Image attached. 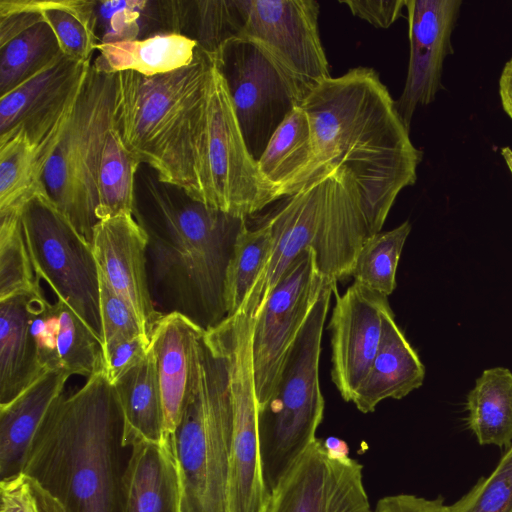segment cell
Here are the masks:
<instances>
[{"mask_svg":"<svg viewBox=\"0 0 512 512\" xmlns=\"http://www.w3.org/2000/svg\"><path fill=\"white\" fill-rule=\"evenodd\" d=\"M300 107L310 122L315 155L309 181L333 168L349 170L370 236L381 232L399 193L415 184L422 152L379 74L351 68L315 85Z\"/></svg>","mask_w":512,"mask_h":512,"instance_id":"6da1fadb","label":"cell"},{"mask_svg":"<svg viewBox=\"0 0 512 512\" xmlns=\"http://www.w3.org/2000/svg\"><path fill=\"white\" fill-rule=\"evenodd\" d=\"M133 216L148 236L147 273L153 304L208 331L227 318L225 280L247 218L213 208L162 181L148 165L135 175Z\"/></svg>","mask_w":512,"mask_h":512,"instance_id":"7a4b0ae2","label":"cell"},{"mask_svg":"<svg viewBox=\"0 0 512 512\" xmlns=\"http://www.w3.org/2000/svg\"><path fill=\"white\" fill-rule=\"evenodd\" d=\"M124 414L104 373L55 399L25 456L22 472L38 480L68 512H122L131 447Z\"/></svg>","mask_w":512,"mask_h":512,"instance_id":"3957f363","label":"cell"},{"mask_svg":"<svg viewBox=\"0 0 512 512\" xmlns=\"http://www.w3.org/2000/svg\"><path fill=\"white\" fill-rule=\"evenodd\" d=\"M213 55L196 48L191 64L147 77L115 74L113 128L137 163L200 200L198 160Z\"/></svg>","mask_w":512,"mask_h":512,"instance_id":"277c9868","label":"cell"},{"mask_svg":"<svg viewBox=\"0 0 512 512\" xmlns=\"http://www.w3.org/2000/svg\"><path fill=\"white\" fill-rule=\"evenodd\" d=\"M276 202L266 215L273 231L270 256L239 311L252 318L301 252L312 248L320 272L339 281L351 275L370 237L360 190L346 168L330 169Z\"/></svg>","mask_w":512,"mask_h":512,"instance_id":"5b68a950","label":"cell"},{"mask_svg":"<svg viewBox=\"0 0 512 512\" xmlns=\"http://www.w3.org/2000/svg\"><path fill=\"white\" fill-rule=\"evenodd\" d=\"M204 333L196 342L182 416L171 434L179 473L180 512H227L230 390L225 361L206 342Z\"/></svg>","mask_w":512,"mask_h":512,"instance_id":"8992f818","label":"cell"},{"mask_svg":"<svg viewBox=\"0 0 512 512\" xmlns=\"http://www.w3.org/2000/svg\"><path fill=\"white\" fill-rule=\"evenodd\" d=\"M337 281L323 287L287 361L278 391L258 411L260 463L269 496L315 442L325 402L319 361L325 320Z\"/></svg>","mask_w":512,"mask_h":512,"instance_id":"52a82bcc","label":"cell"},{"mask_svg":"<svg viewBox=\"0 0 512 512\" xmlns=\"http://www.w3.org/2000/svg\"><path fill=\"white\" fill-rule=\"evenodd\" d=\"M114 100L115 74L90 64L42 176L48 197L89 243L98 222V171L113 129Z\"/></svg>","mask_w":512,"mask_h":512,"instance_id":"ba28073f","label":"cell"},{"mask_svg":"<svg viewBox=\"0 0 512 512\" xmlns=\"http://www.w3.org/2000/svg\"><path fill=\"white\" fill-rule=\"evenodd\" d=\"M197 176L201 202L233 215L248 218L279 200L246 147L214 58Z\"/></svg>","mask_w":512,"mask_h":512,"instance_id":"9c48e42d","label":"cell"},{"mask_svg":"<svg viewBox=\"0 0 512 512\" xmlns=\"http://www.w3.org/2000/svg\"><path fill=\"white\" fill-rule=\"evenodd\" d=\"M254 318L238 312L205 331L224 359L232 406L227 512H266L270 496L262 478L258 406L252 359Z\"/></svg>","mask_w":512,"mask_h":512,"instance_id":"30bf717a","label":"cell"},{"mask_svg":"<svg viewBox=\"0 0 512 512\" xmlns=\"http://www.w3.org/2000/svg\"><path fill=\"white\" fill-rule=\"evenodd\" d=\"M34 272L93 331L103 345L99 271L91 243L57 209L45 190L20 209Z\"/></svg>","mask_w":512,"mask_h":512,"instance_id":"8fae6325","label":"cell"},{"mask_svg":"<svg viewBox=\"0 0 512 512\" xmlns=\"http://www.w3.org/2000/svg\"><path fill=\"white\" fill-rule=\"evenodd\" d=\"M246 147L257 162L274 132L300 106L304 92L256 42L233 38L213 55Z\"/></svg>","mask_w":512,"mask_h":512,"instance_id":"7c38bea8","label":"cell"},{"mask_svg":"<svg viewBox=\"0 0 512 512\" xmlns=\"http://www.w3.org/2000/svg\"><path fill=\"white\" fill-rule=\"evenodd\" d=\"M329 279L312 248L292 262L254 316L252 359L258 411L276 395L287 361Z\"/></svg>","mask_w":512,"mask_h":512,"instance_id":"4fadbf2b","label":"cell"},{"mask_svg":"<svg viewBox=\"0 0 512 512\" xmlns=\"http://www.w3.org/2000/svg\"><path fill=\"white\" fill-rule=\"evenodd\" d=\"M242 38L259 44L305 96L331 77L315 0H243Z\"/></svg>","mask_w":512,"mask_h":512,"instance_id":"5bb4252c","label":"cell"},{"mask_svg":"<svg viewBox=\"0 0 512 512\" xmlns=\"http://www.w3.org/2000/svg\"><path fill=\"white\" fill-rule=\"evenodd\" d=\"M91 63L64 54L0 97V143L25 136L46 164ZM45 167V166H44Z\"/></svg>","mask_w":512,"mask_h":512,"instance_id":"9a60e30c","label":"cell"},{"mask_svg":"<svg viewBox=\"0 0 512 512\" xmlns=\"http://www.w3.org/2000/svg\"><path fill=\"white\" fill-rule=\"evenodd\" d=\"M362 469L316 439L271 494L266 512H373Z\"/></svg>","mask_w":512,"mask_h":512,"instance_id":"2e32d148","label":"cell"},{"mask_svg":"<svg viewBox=\"0 0 512 512\" xmlns=\"http://www.w3.org/2000/svg\"><path fill=\"white\" fill-rule=\"evenodd\" d=\"M331 330V378L341 397L354 394L378 352L385 316L391 312L388 297L353 282L343 294L334 290Z\"/></svg>","mask_w":512,"mask_h":512,"instance_id":"e0dca14e","label":"cell"},{"mask_svg":"<svg viewBox=\"0 0 512 512\" xmlns=\"http://www.w3.org/2000/svg\"><path fill=\"white\" fill-rule=\"evenodd\" d=\"M461 5V0L405 1L410 54L405 85L395 104L409 129L417 107L433 102L443 89V65L453 53L451 37Z\"/></svg>","mask_w":512,"mask_h":512,"instance_id":"ac0fdd59","label":"cell"},{"mask_svg":"<svg viewBox=\"0 0 512 512\" xmlns=\"http://www.w3.org/2000/svg\"><path fill=\"white\" fill-rule=\"evenodd\" d=\"M91 245L99 273L132 308L150 338L163 315L150 293L146 232L133 214H120L98 220Z\"/></svg>","mask_w":512,"mask_h":512,"instance_id":"d6986e66","label":"cell"},{"mask_svg":"<svg viewBox=\"0 0 512 512\" xmlns=\"http://www.w3.org/2000/svg\"><path fill=\"white\" fill-rule=\"evenodd\" d=\"M205 332L179 313L163 315L151 336L164 409V432L177 428L189 388L198 338Z\"/></svg>","mask_w":512,"mask_h":512,"instance_id":"ffe728a7","label":"cell"},{"mask_svg":"<svg viewBox=\"0 0 512 512\" xmlns=\"http://www.w3.org/2000/svg\"><path fill=\"white\" fill-rule=\"evenodd\" d=\"M122 512H180V482L171 435L130 445Z\"/></svg>","mask_w":512,"mask_h":512,"instance_id":"44dd1931","label":"cell"},{"mask_svg":"<svg viewBox=\"0 0 512 512\" xmlns=\"http://www.w3.org/2000/svg\"><path fill=\"white\" fill-rule=\"evenodd\" d=\"M425 367L396 324L393 312L383 323L381 343L372 366L356 390L352 403L362 413L373 412L385 399H402L419 388Z\"/></svg>","mask_w":512,"mask_h":512,"instance_id":"7402d4cb","label":"cell"},{"mask_svg":"<svg viewBox=\"0 0 512 512\" xmlns=\"http://www.w3.org/2000/svg\"><path fill=\"white\" fill-rule=\"evenodd\" d=\"M70 376L65 370L47 371L12 401L0 405L1 480L22 472L26 453L42 420L65 391Z\"/></svg>","mask_w":512,"mask_h":512,"instance_id":"603a6c76","label":"cell"},{"mask_svg":"<svg viewBox=\"0 0 512 512\" xmlns=\"http://www.w3.org/2000/svg\"><path fill=\"white\" fill-rule=\"evenodd\" d=\"M41 292L0 300V405L12 401L47 372L40 365L29 328L31 300Z\"/></svg>","mask_w":512,"mask_h":512,"instance_id":"cb8c5ba5","label":"cell"},{"mask_svg":"<svg viewBox=\"0 0 512 512\" xmlns=\"http://www.w3.org/2000/svg\"><path fill=\"white\" fill-rule=\"evenodd\" d=\"M314 160L310 122L304 109L297 106L274 132L257 165L281 199L309 182Z\"/></svg>","mask_w":512,"mask_h":512,"instance_id":"d4e9b609","label":"cell"},{"mask_svg":"<svg viewBox=\"0 0 512 512\" xmlns=\"http://www.w3.org/2000/svg\"><path fill=\"white\" fill-rule=\"evenodd\" d=\"M197 44L180 34L99 44L91 64L98 70L116 74L131 71L152 77L166 74L192 63Z\"/></svg>","mask_w":512,"mask_h":512,"instance_id":"484cf974","label":"cell"},{"mask_svg":"<svg viewBox=\"0 0 512 512\" xmlns=\"http://www.w3.org/2000/svg\"><path fill=\"white\" fill-rule=\"evenodd\" d=\"M124 414V445L160 443L165 438L164 409L155 356L146 357L113 383Z\"/></svg>","mask_w":512,"mask_h":512,"instance_id":"4316f807","label":"cell"},{"mask_svg":"<svg viewBox=\"0 0 512 512\" xmlns=\"http://www.w3.org/2000/svg\"><path fill=\"white\" fill-rule=\"evenodd\" d=\"M174 0H95L94 33L99 44L176 34Z\"/></svg>","mask_w":512,"mask_h":512,"instance_id":"83f0119b","label":"cell"},{"mask_svg":"<svg viewBox=\"0 0 512 512\" xmlns=\"http://www.w3.org/2000/svg\"><path fill=\"white\" fill-rule=\"evenodd\" d=\"M467 426L480 445H512V372L504 367L483 371L466 401Z\"/></svg>","mask_w":512,"mask_h":512,"instance_id":"f1b7e54d","label":"cell"},{"mask_svg":"<svg viewBox=\"0 0 512 512\" xmlns=\"http://www.w3.org/2000/svg\"><path fill=\"white\" fill-rule=\"evenodd\" d=\"M244 21L243 0H175L176 34L211 55L241 37Z\"/></svg>","mask_w":512,"mask_h":512,"instance_id":"f546056e","label":"cell"},{"mask_svg":"<svg viewBox=\"0 0 512 512\" xmlns=\"http://www.w3.org/2000/svg\"><path fill=\"white\" fill-rule=\"evenodd\" d=\"M56 35L45 20L0 45V97L62 56Z\"/></svg>","mask_w":512,"mask_h":512,"instance_id":"4dcf8cb0","label":"cell"},{"mask_svg":"<svg viewBox=\"0 0 512 512\" xmlns=\"http://www.w3.org/2000/svg\"><path fill=\"white\" fill-rule=\"evenodd\" d=\"M273 246V231L265 216L261 223L249 227L247 221L234 244L225 280L227 317L240 311L259 275L263 271Z\"/></svg>","mask_w":512,"mask_h":512,"instance_id":"1f68e13d","label":"cell"},{"mask_svg":"<svg viewBox=\"0 0 512 512\" xmlns=\"http://www.w3.org/2000/svg\"><path fill=\"white\" fill-rule=\"evenodd\" d=\"M139 164L112 129L102 152L97 179V220L133 214L135 175Z\"/></svg>","mask_w":512,"mask_h":512,"instance_id":"d6a6232c","label":"cell"},{"mask_svg":"<svg viewBox=\"0 0 512 512\" xmlns=\"http://www.w3.org/2000/svg\"><path fill=\"white\" fill-rule=\"evenodd\" d=\"M57 37L62 53L91 63L98 46L94 33L95 0H31Z\"/></svg>","mask_w":512,"mask_h":512,"instance_id":"836d02e7","label":"cell"},{"mask_svg":"<svg viewBox=\"0 0 512 512\" xmlns=\"http://www.w3.org/2000/svg\"><path fill=\"white\" fill-rule=\"evenodd\" d=\"M45 163L23 135L0 143V211L21 209L35 193L45 190Z\"/></svg>","mask_w":512,"mask_h":512,"instance_id":"e575fe53","label":"cell"},{"mask_svg":"<svg viewBox=\"0 0 512 512\" xmlns=\"http://www.w3.org/2000/svg\"><path fill=\"white\" fill-rule=\"evenodd\" d=\"M411 231L405 221L396 228L378 232L366 239L351 272L354 282L388 297L396 288L399 259Z\"/></svg>","mask_w":512,"mask_h":512,"instance_id":"d590c367","label":"cell"},{"mask_svg":"<svg viewBox=\"0 0 512 512\" xmlns=\"http://www.w3.org/2000/svg\"><path fill=\"white\" fill-rule=\"evenodd\" d=\"M41 291L26 246L20 209L0 211V300Z\"/></svg>","mask_w":512,"mask_h":512,"instance_id":"8d00e7d4","label":"cell"},{"mask_svg":"<svg viewBox=\"0 0 512 512\" xmlns=\"http://www.w3.org/2000/svg\"><path fill=\"white\" fill-rule=\"evenodd\" d=\"M61 367L71 375L89 378L104 371L103 345L85 322L63 301L55 302Z\"/></svg>","mask_w":512,"mask_h":512,"instance_id":"74e56055","label":"cell"},{"mask_svg":"<svg viewBox=\"0 0 512 512\" xmlns=\"http://www.w3.org/2000/svg\"><path fill=\"white\" fill-rule=\"evenodd\" d=\"M447 512H512V445L489 476L479 481Z\"/></svg>","mask_w":512,"mask_h":512,"instance_id":"f35d334b","label":"cell"},{"mask_svg":"<svg viewBox=\"0 0 512 512\" xmlns=\"http://www.w3.org/2000/svg\"><path fill=\"white\" fill-rule=\"evenodd\" d=\"M0 512H68L38 480L21 472L0 482Z\"/></svg>","mask_w":512,"mask_h":512,"instance_id":"ab89813d","label":"cell"},{"mask_svg":"<svg viewBox=\"0 0 512 512\" xmlns=\"http://www.w3.org/2000/svg\"><path fill=\"white\" fill-rule=\"evenodd\" d=\"M99 307L103 349L139 335H146L132 308L100 273Z\"/></svg>","mask_w":512,"mask_h":512,"instance_id":"60d3db41","label":"cell"},{"mask_svg":"<svg viewBox=\"0 0 512 512\" xmlns=\"http://www.w3.org/2000/svg\"><path fill=\"white\" fill-rule=\"evenodd\" d=\"M29 328L42 368L45 371L63 370L57 347L59 320L56 304L49 303L43 292L32 297Z\"/></svg>","mask_w":512,"mask_h":512,"instance_id":"b9f144b4","label":"cell"},{"mask_svg":"<svg viewBox=\"0 0 512 512\" xmlns=\"http://www.w3.org/2000/svg\"><path fill=\"white\" fill-rule=\"evenodd\" d=\"M150 338L146 335L127 339L103 349L104 375L113 384L147 355Z\"/></svg>","mask_w":512,"mask_h":512,"instance_id":"7bdbcfd3","label":"cell"},{"mask_svg":"<svg viewBox=\"0 0 512 512\" xmlns=\"http://www.w3.org/2000/svg\"><path fill=\"white\" fill-rule=\"evenodd\" d=\"M406 0H341L351 13L377 28L390 27L405 7Z\"/></svg>","mask_w":512,"mask_h":512,"instance_id":"ee69618b","label":"cell"},{"mask_svg":"<svg viewBox=\"0 0 512 512\" xmlns=\"http://www.w3.org/2000/svg\"><path fill=\"white\" fill-rule=\"evenodd\" d=\"M373 512H447L444 499H434L411 494L385 496L378 500Z\"/></svg>","mask_w":512,"mask_h":512,"instance_id":"f6af8a7d","label":"cell"},{"mask_svg":"<svg viewBox=\"0 0 512 512\" xmlns=\"http://www.w3.org/2000/svg\"><path fill=\"white\" fill-rule=\"evenodd\" d=\"M499 95L505 113L512 119V57L502 69L499 78Z\"/></svg>","mask_w":512,"mask_h":512,"instance_id":"bcb514c9","label":"cell"},{"mask_svg":"<svg viewBox=\"0 0 512 512\" xmlns=\"http://www.w3.org/2000/svg\"><path fill=\"white\" fill-rule=\"evenodd\" d=\"M323 446L326 451L337 458H348L349 456V447L347 443L337 437H328L325 440H322Z\"/></svg>","mask_w":512,"mask_h":512,"instance_id":"7dc6e473","label":"cell"},{"mask_svg":"<svg viewBox=\"0 0 512 512\" xmlns=\"http://www.w3.org/2000/svg\"><path fill=\"white\" fill-rule=\"evenodd\" d=\"M501 155L512 175V149L510 147H504L501 149Z\"/></svg>","mask_w":512,"mask_h":512,"instance_id":"c3c4849f","label":"cell"}]
</instances>
